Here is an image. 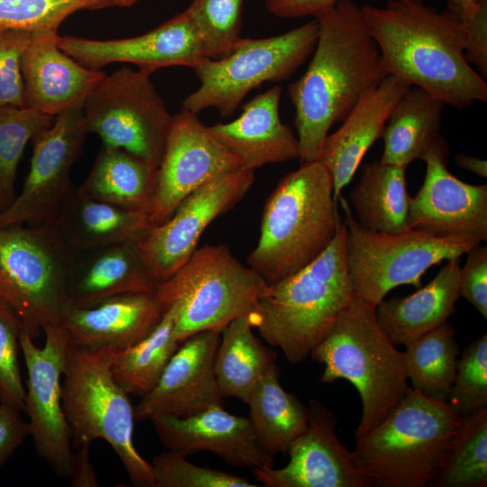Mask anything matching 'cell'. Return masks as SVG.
Returning a JSON list of instances; mask_svg holds the SVG:
<instances>
[{
	"label": "cell",
	"instance_id": "cell-31",
	"mask_svg": "<svg viewBox=\"0 0 487 487\" xmlns=\"http://www.w3.org/2000/svg\"><path fill=\"white\" fill-rule=\"evenodd\" d=\"M251 310L223 329L215 358V373L222 397H234L245 404L260 379L276 363V353L253 332Z\"/></svg>",
	"mask_w": 487,
	"mask_h": 487
},
{
	"label": "cell",
	"instance_id": "cell-24",
	"mask_svg": "<svg viewBox=\"0 0 487 487\" xmlns=\"http://www.w3.org/2000/svg\"><path fill=\"white\" fill-rule=\"evenodd\" d=\"M409 87L387 76L365 93L342 121V125L325 138L317 161L332 178L336 203L366 152L381 137L392 109Z\"/></svg>",
	"mask_w": 487,
	"mask_h": 487
},
{
	"label": "cell",
	"instance_id": "cell-19",
	"mask_svg": "<svg viewBox=\"0 0 487 487\" xmlns=\"http://www.w3.org/2000/svg\"><path fill=\"white\" fill-rule=\"evenodd\" d=\"M58 45L89 69L128 62L149 75L170 66L195 69L208 59L203 40L186 10L140 36L105 41L60 36Z\"/></svg>",
	"mask_w": 487,
	"mask_h": 487
},
{
	"label": "cell",
	"instance_id": "cell-47",
	"mask_svg": "<svg viewBox=\"0 0 487 487\" xmlns=\"http://www.w3.org/2000/svg\"><path fill=\"white\" fill-rule=\"evenodd\" d=\"M339 0H265L269 13L280 18L318 15L332 8Z\"/></svg>",
	"mask_w": 487,
	"mask_h": 487
},
{
	"label": "cell",
	"instance_id": "cell-36",
	"mask_svg": "<svg viewBox=\"0 0 487 487\" xmlns=\"http://www.w3.org/2000/svg\"><path fill=\"white\" fill-rule=\"evenodd\" d=\"M430 486H487V409L463 418L444 466Z\"/></svg>",
	"mask_w": 487,
	"mask_h": 487
},
{
	"label": "cell",
	"instance_id": "cell-43",
	"mask_svg": "<svg viewBox=\"0 0 487 487\" xmlns=\"http://www.w3.org/2000/svg\"><path fill=\"white\" fill-rule=\"evenodd\" d=\"M45 32L0 29V106L24 107L22 56Z\"/></svg>",
	"mask_w": 487,
	"mask_h": 487
},
{
	"label": "cell",
	"instance_id": "cell-17",
	"mask_svg": "<svg viewBox=\"0 0 487 487\" xmlns=\"http://www.w3.org/2000/svg\"><path fill=\"white\" fill-rule=\"evenodd\" d=\"M448 148L439 134L428 143L421 160L424 181L410 198L409 227L438 237L487 240V185H472L447 169Z\"/></svg>",
	"mask_w": 487,
	"mask_h": 487
},
{
	"label": "cell",
	"instance_id": "cell-27",
	"mask_svg": "<svg viewBox=\"0 0 487 487\" xmlns=\"http://www.w3.org/2000/svg\"><path fill=\"white\" fill-rule=\"evenodd\" d=\"M460 259H451L425 287L407 297L381 301L375 308L381 331L395 346L447 322L459 296Z\"/></svg>",
	"mask_w": 487,
	"mask_h": 487
},
{
	"label": "cell",
	"instance_id": "cell-49",
	"mask_svg": "<svg viewBox=\"0 0 487 487\" xmlns=\"http://www.w3.org/2000/svg\"><path fill=\"white\" fill-rule=\"evenodd\" d=\"M457 166L468 171H471L480 177H487V162L471 155L458 154L455 157Z\"/></svg>",
	"mask_w": 487,
	"mask_h": 487
},
{
	"label": "cell",
	"instance_id": "cell-39",
	"mask_svg": "<svg viewBox=\"0 0 487 487\" xmlns=\"http://www.w3.org/2000/svg\"><path fill=\"white\" fill-rule=\"evenodd\" d=\"M105 7L106 0H0V29L57 32L73 13Z\"/></svg>",
	"mask_w": 487,
	"mask_h": 487
},
{
	"label": "cell",
	"instance_id": "cell-18",
	"mask_svg": "<svg viewBox=\"0 0 487 487\" xmlns=\"http://www.w3.org/2000/svg\"><path fill=\"white\" fill-rule=\"evenodd\" d=\"M308 408V428L291 443L288 464L253 468L255 479L267 487H372L354 452L336 436L335 414L315 399Z\"/></svg>",
	"mask_w": 487,
	"mask_h": 487
},
{
	"label": "cell",
	"instance_id": "cell-12",
	"mask_svg": "<svg viewBox=\"0 0 487 487\" xmlns=\"http://www.w3.org/2000/svg\"><path fill=\"white\" fill-rule=\"evenodd\" d=\"M150 76L127 67L106 75L87 97L83 114L87 132L97 134L103 145L159 168L173 115Z\"/></svg>",
	"mask_w": 487,
	"mask_h": 487
},
{
	"label": "cell",
	"instance_id": "cell-30",
	"mask_svg": "<svg viewBox=\"0 0 487 487\" xmlns=\"http://www.w3.org/2000/svg\"><path fill=\"white\" fill-rule=\"evenodd\" d=\"M406 168L372 161L362 166L350 193L357 223L371 232L400 233L409 229Z\"/></svg>",
	"mask_w": 487,
	"mask_h": 487
},
{
	"label": "cell",
	"instance_id": "cell-1",
	"mask_svg": "<svg viewBox=\"0 0 487 487\" xmlns=\"http://www.w3.org/2000/svg\"><path fill=\"white\" fill-rule=\"evenodd\" d=\"M316 19L319 32L312 60L288 87L301 163L317 161L331 126L388 76L361 6L339 0Z\"/></svg>",
	"mask_w": 487,
	"mask_h": 487
},
{
	"label": "cell",
	"instance_id": "cell-26",
	"mask_svg": "<svg viewBox=\"0 0 487 487\" xmlns=\"http://www.w3.org/2000/svg\"><path fill=\"white\" fill-rule=\"evenodd\" d=\"M73 253L68 307L88 308L121 294L156 291L159 281L136 242Z\"/></svg>",
	"mask_w": 487,
	"mask_h": 487
},
{
	"label": "cell",
	"instance_id": "cell-32",
	"mask_svg": "<svg viewBox=\"0 0 487 487\" xmlns=\"http://www.w3.org/2000/svg\"><path fill=\"white\" fill-rule=\"evenodd\" d=\"M246 404L260 445L273 457L288 453L291 443L308 428V408L283 389L276 363L260 379Z\"/></svg>",
	"mask_w": 487,
	"mask_h": 487
},
{
	"label": "cell",
	"instance_id": "cell-8",
	"mask_svg": "<svg viewBox=\"0 0 487 487\" xmlns=\"http://www.w3.org/2000/svg\"><path fill=\"white\" fill-rule=\"evenodd\" d=\"M265 281L242 264L225 244L197 248L155 294L166 311L176 305L174 336L179 343L205 330L223 329L253 308Z\"/></svg>",
	"mask_w": 487,
	"mask_h": 487
},
{
	"label": "cell",
	"instance_id": "cell-11",
	"mask_svg": "<svg viewBox=\"0 0 487 487\" xmlns=\"http://www.w3.org/2000/svg\"><path fill=\"white\" fill-rule=\"evenodd\" d=\"M318 32L314 18L280 35L241 38L229 54L194 69L200 86L185 97L182 108L197 115L215 108L221 117L232 116L253 88L289 78L313 53Z\"/></svg>",
	"mask_w": 487,
	"mask_h": 487
},
{
	"label": "cell",
	"instance_id": "cell-50",
	"mask_svg": "<svg viewBox=\"0 0 487 487\" xmlns=\"http://www.w3.org/2000/svg\"><path fill=\"white\" fill-rule=\"evenodd\" d=\"M448 5L464 18L473 17L480 8V0H448Z\"/></svg>",
	"mask_w": 487,
	"mask_h": 487
},
{
	"label": "cell",
	"instance_id": "cell-4",
	"mask_svg": "<svg viewBox=\"0 0 487 487\" xmlns=\"http://www.w3.org/2000/svg\"><path fill=\"white\" fill-rule=\"evenodd\" d=\"M342 224L328 170L318 161L304 162L268 197L248 266L266 285L278 282L322 254Z\"/></svg>",
	"mask_w": 487,
	"mask_h": 487
},
{
	"label": "cell",
	"instance_id": "cell-10",
	"mask_svg": "<svg viewBox=\"0 0 487 487\" xmlns=\"http://www.w3.org/2000/svg\"><path fill=\"white\" fill-rule=\"evenodd\" d=\"M338 202L345 213V253L354 295L375 306L396 287L420 288L421 277L430 267L460 258L482 243L411 228L392 234L371 232L357 223L342 196Z\"/></svg>",
	"mask_w": 487,
	"mask_h": 487
},
{
	"label": "cell",
	"instance_id": "cell-2",
	"mask_svg": "<svg viewBox=\"0 0 487 487\" xmlns=\"http://www.w3.org/2000/svg\"><path fill=\"white\" fill-rule=\"evenodd\" d=\"M361 9L388 76L454 107L487 101L486 81L464 57V25L454 8L439 12L422 0H388L385 7Z\"/></svg>",
	"mask_w": 487,
	"mask_h": 487
},
{
	"label": "cell",
	"instance_id": "cell-14",
	"mask_svg": "<svg viewBox=\"0 0 487 487\" xmlns=\"http://www.w3.org/2000/svg\"><path fill=\"white\" fill-rule=\"evenodd\" d=\"M88 133L83 109H70L54 117L51 126L33 138L29 172L21 193L0 213V226L51 225L74 188L70 173Z\"/></svg>",
	"mask_w": 487,
	"mask_h": 487
},
{
	"label": "cell",
	"instance_id": "cell-7",
	"mask_svg": "<svg viewBox=\"0 0 487 487\" xmlns=\"http://www.w3.org/2000/svg\"><path fill=\"white\" fill-rule=\"evenodd\" d=\"M117 351L87 349L69 343L61 395L72 442L78 446L83 441H106L134 486L155 487L151 463L133 444L135 419L129 394L111 370Z\"/></svg>",
	"mask_w": 487,
	"mask_h": 487
},
{
	"label": "cell",
	"instance_id": "cell-28",
	"mask_svg": "<svg viewBox=\"0 0 487 487\" xmlns=\"http://www.w3.org/2000/svg\"><path fill=\"white\" fill-rule=\"evenodd\" d=\"M51 225L73 252L139 243L152 228L148 213L82 197L75 187Z\"/></svg>",
	"mask_w": 487,
	"mask_h": 487
},
{
	"label": "cell",
	"instance_id": "cell-34",
	"mask_svg": "<svg viewBox=\"0 0 487 487\" xmlns=\"http://www.w3.org/2000/svg\"><path fill=\"white\" fill-rule=\"evenodd\" d=\"M176 315L177 307L171 305L147 336L115 354L114 378L129 395L142 397L149 392L179 348L180 343L174 336Z\"/></svg>",
	"mask_w": 487,
	"mask_h": 487
},
{
	"label": "cell",
	"instance_id": "cell-16",
	"mask_svg": "<svg viewBox=\"0 0 487 487\" xmlns=\"http://www.w3.org/2000/svg\"><path fill=\"white\" fill-rule=\"evenodd\" d=\"M253 182V170L225 173L192 192L166 222L148 231L138 246L159 282L190 257L208 225L242 200Z\"/></svg>",
	"mask_w": 487,
	"mask_h": 487
},
{
	"label": "cell",
	"instance_id": "cell-15",
	"mask_svg": "<svg viewBox=\"0 0 487 487\" xmlns=\"http://www.w3.org/2000/svg\"><path fill=\"white\" fill-rule=\"evenodd\" d=\"M242 168L241 161L220 143L194 114L173 115L156 190L149 210L152 227L166 222L192 192L211 180Z\"/></svg>",
	"mask_w": 487,
	"mask_h": 487
},
{
	"label": "cell",
	"instance_id": "cell-29",
	"mask_svg": "<svg viewBox=\"0 0 487 487\" xmlns=\"http://www.w3.org/2000/svg\"><path fill=\"white\" fill-rule=\"evenodd\" d=\"M157 178L158 167L123 149L103 145L76 190L82 197L149 215Z\"/></svg>",
	"mask_w": 487,
	"mask_h": 487
},
{
	"label": "cell",
	"instance_id": "cell-35",
	"mask_svg": "<svg viewBox=\"0 0 487 487\" xmlns=\"http://www.w3.org/2000/svg\"><path fill=\"white\" fill-rule=\"evenodd\" d=\"M404 345L406 372L411 388L447 401L459 361L454 326L445 322Z\"/></svg>",
	"mask_w": 487,
	"mask_h": 487
},
{
	"label": "cell",
	"instance_id": "cell-41",
	"mask_svg": "<svg viewBox=\"0 0 487 487\" xmlns=\"http://www.w3.org/2000/svg\"><path fill=\"white\" fill-rule=\"evenodd\" d=\"M155 487H256L236 474L187 460L186 455L167 450L155 455L151 462Z\"/></svg>",
	"mask_w": 487,
	"mask_h": 487
},
{
	"label": "cell",
	"instance_id": "cell-5",
	"mask_svg": "<svg viewBox=\"0 0 487 487\" xmlns=\"http://www.w3.org/2000/svg\"><path fill=\"white\" fill-rule=\"evenodd\" d=\"M463 418L411 387L354 450L372 486L427 487L444 466Z\"/></svg>",
	"mask_w": 487,
	"mask_h": 487
},
{
	"label": "cell",
	"instance_id": "cell-3",
	"mask_svg": "<svg viewBox=\"0 0 487 487\" xmlns=\"http://www.w3.org/2000/svg\"><path fill=\"white\" fill-rule=\"evenodd\" d=\"M345 239L343 223L322 254L299 271L266 285L251 310L253 328L292 364L310 354L355 298Z\"/></svg>",
	"mask_w": 487,
	"mask_h": 487
},
{
	"label": "cell",
	"instance_id": "cell-6",
	"mask_svg": "<svg viewBox=\"0 0 487 487\" xmlns=\"http://www.w3.org/2000/svg\"><path fill=\"white\" fill-rule=\"evenodd\" d=\"M375 308L354 298L309 354L324 365L321 382L345 379L357 390L363 409L355 442L378 427L409 388L403 353L381 331Z\"/></svg>",
	"mask_w": 487,
	"mask_h": 487
},
{
	"label": "cell",
	"instance_id": "cell-21",
	"mask_svg": "<svg viewBox=\"0 0 487 487\" xmlns=\"http://www.w3.org/2000/svg\"><path fill=\"white\" fill-rule=\"evenodd\" d=\"M167 450L189 455L209 451L236 467H274V457L260 445L249 418L214 406L188 417L161 416L152 420Z\"/></svg>",
	"mask_w": 487,
	"mask_h": 487
},
{
	"label": "cell",
	"instance_id": "cell-9",
	"mask_svg": "<svg viewBox=\"0 0 487 487\" xmlns=\"http://www.w3.org/2000/svg\"><path fill=\"white\" fill-rule=\"evenodd\" d=\"M73 254L52 225L0 226V296L33 340L61 322Z\"/></svg>",
	"mask_w": 487,
	"mask_h": 487
},
{
	"label": "cell",
	"instance_id": "cell-51",
	"mask_svg": "<svg viewBox=\"0 0 487 487\" xmlns=\"http://www.w3.org/2000/svg\"><path fill=\"white\" fill-rule=\"evenodd\" d=\"M138 0H106L107 6H122V7H128L135 4Z\"/></svg>",
	"mask_w": 487,
	"mask_h": 487
},
{
	"label": "cell",
	"instance_id": "cell-38",
	"mask_svg": "<svg viewBox=\"0 0 487 487\" xmlns=\"http://www.w3.org/2000/svg\"><path fill=\"white\" fill-rule=\"evenodd\" d=\"M244 0H193L186 9L205 44L208 59L229 54L240 41Z\"/></svg>",
	"mask_w": 487,
	"mask_h": 487
},
{
	"label": "cell",
	"instance_id": "cell-44",
	"mask_svg": "<svg viewBox=\"0 0 487 487\" xmlns=\"http://www.w3.org/2000/svg\"><path fill=\"white\" fill-rule=\"evenodd\" d=\"M466 254L460 270L459 296L487 318V247L480 244Z\"/></svg>",
	"mask_w": 487,
	"mask_h": 487
},
{
	"label": "cell",
	"instance_id": "cell-13",
	"mask_svg": "<svg viewBox=\"0 0 487 487\" xmlns=\"http://www.w3.org/2000/svg\"><path fill=\"white\" fill-rule=\"evenodd\" d=\"M43 333L45 341L41 347L23 330L20 334V347L28 372L23 411L29 418V436L38 455L59 476L69 477L72 435L61 395L69 339L60 324L45 326Z\"/></svg>",
	"mask_w": 487,
	"mask_h": 487
},
{
	"label": "cell",
	"instance_id": "cell-37",
	"mask_svg": "<svg viewBox=\"0 0 487 487\" xmlns=\"http://www.w3.org/2000/svg\"><path fill=\"white\" fill-rule=\"evenodd\" d=\"M54 116L36 110L0 106V213L16 198L17 167L26 144L52 124Z\"/></svg>",
	"mask_w": 487,
	"mask_h": 487
},
{
	"label": "cell",
	"instance_id": "cell-45",
	"mask_svg": "<svg viewBox=\"0 0 487 487\" xmlns=\"http://www.w3.org/2000/svg\"><path fill=\"white\" fill-rule=\"evenodd\" d=\"M462 18V17H461ZM465 31L464 57L473 63L484 78L487 76V0H480L476 14L462 18Z\"/></svg>",
	"mask_w": 487,
	"mask_h": 487
},
{
	"label": "cell",
	"instance_id": "cell-23",
	"mask_svg": "<svg viewBox=\"0 0 487 487\" xmlns=\"http://www.w3.org/2000/svg\"><path fill=\"white\" fill-rule=\"evenodd\" d=\"M164 312L155 292L125 293L88 308L68 307L60 325L71 345L121 351L147 336Z\"/></svg>",
	"mask_w": 487,
	"mask_h": 487
},
{
	"label": "cell",
	"instance_id": "cell-25",
	"mask_svg": "<svg viewBox=\"0 0 487 487\" xmlns=\"http://www.w3.org/2000/svg\"><path fill=\"white\" fill-rule=\"evenodd\" d=\"M281 87L274 86L242 106L241 115L226 124L207 126L210 133L242 162L257 168L299 159L298 138L280 117Z\"/></svg>",
	"mask_w": 487,
	"mask_h": 487
},
{
	"label": "cell",
	"instance_id": "cell-40",
	"mask_svg": "<svg viewBox=\"0 0 487 487\" xmlns=\"http://www.w3.org/2000/svg\"><path fill=\"white\" fill-rule=\"evenodd\" d=\"M446 402L462 418L487 409L486 334L463 352Z\"/></svg>",
	"mask_w": 487,
	"mask_h": 487
},
{
	"label": "cell",
	"instance_id": "cell-52",
	"mask_svg": "<svg viewBox=\"0 0 487 487\" xmlns=\"http://www.w3.org/2000/svg\"><path fill=\"white\" fill-rule=\"evenodd\" d=\"M1 297V296H0Z\"/></svg>",
	"mask_w": 487,
	"mask_h": 487
},
{
	"label": "cell",
	"instance_id": "cell-33",
	"mask_svg": "<svg viewBox=\"0 0 487 487\" xmlns=\"http://www.w3.org/2000/svg\"><path fill=\"white\" fill-rule=\"evenodd\" d=\"M445 103L418 87H409L392 109L381 137V162L407 167L420 159L439 135Z\"/></svg>",
	"mask_w": 487,
	"mask_h": 487
},
{
	"label": "cell",
	"instance_id": "cell-22",
	"mask_svg": "<svg viewBox=\"0 0 487 487\" xmlns=\"http://www.w3.org/2000/svg\"><path fill=\"white\" fill-rule=\"evenodd\" d=\"M58 32H45L24 51L21 69L25 108L56 116L81 108L106 77L100 69H89L62 51Z\"/></svg>",
	"mask_w": 487,
	"mask_h": 487
},
{
	"label": "cell",
	"instance_id": "cell-46",
	"mask_svg": "<svg viewBox=\"0 0 487 487\" xmlns=\"http://www.w3.org/2000/svg\"><path fill=\"white\" fill-rule=\"evenodd\" d=\"M28 436V423L23 419L21 410L0 403V466Z\"/></svg>",
	"mask_w": 487,
	"mask_h": 487
},
{
	"label": "cell",
	"instance_id": "cell-42",
	"mask_svg": "<svg viewBox=\"0 0 487 487\" xmlns=\"http://www.w3.org/2000/svg\"><path fill=\"white\" fill-rule=\"evenodd\" d=\"M22 330L17 315L0 297V403L23 411L26 391L18 360Z\"/></svg>",
	"mask_w": 487,
	"mask_h": 487
},
{
	"label": "cell",
	"instance_id": "cell-20",
	"mask_svg": "<svg viewBox=\"0 0 487 487\" xmlns=\"http://www.w3.org/2000/svg\"><path fill=\"white\" fill-rule=\"evenodd\" d=\"M221 331L205 330L183 341L156 385L133 407L135 421L161 416L188 417L224 406L215 373Z\"/></svg>",
	"mask_w": 487,
	"mask_h": 487
},
{
	"label": "cell",
	"instance_id": "cell-48",
	"mask_svg": "<svg viewBox=\"0 0 487 487\" xmlns=\"http://www.w3.org/2000/svg\"><path fill=\"white\" fill-rule=\"evenodd\" d=\"M90 443L83 441L73 453L70 473L72 487H97L99 481L90 458Z\"/></svg>",
	"mask_w": 487,
	"mask_h": 487
}]
</instances>
